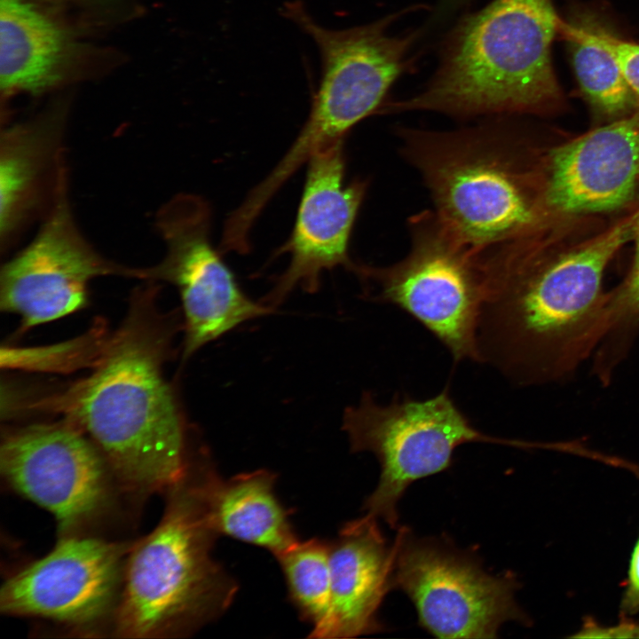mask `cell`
Wrapping results in <instances>:
<instances>
[{
  "mask_svg": "<svg viewBox=\"0 0 639 639\" xmlns=\"http://www.w3.org/2000/svg\"><path fill=\"white\" fill-rule=\"evenodd\" d=\"M636 216L563 250L553 248L547 224L479 250V362L522 387L573 376L606 333L604 271L633 238Z\"/></svg>",
  "mask_w": 639,
  "mask_h": 639,
  "instance_id": "obj_1",
  "label": "cell"
},
{
  "mask_svg": "<svg viewBox=\"0 0 639 639\" xmlns=\"http://www.w3.org/2000/svg\"><path fill=\"white\" fill-rule=\"evenodd\" d=\"M145 300L109 336L91 374L44 406L85 433L124 485L151 493L173 490L192 463L185 420L162 371L171 326Z\"/></svg>",
  "mask_w": 639,
  "mask_h": 639,
  "instance_id": "obj_2",
  "label": "cell"
},
{
  "mask_svg": "<svg viewBox=\"0 0 639 639\" xmlns=\"http://www.w3.org/2000/svg\"><path fill=\"white\" fill-rule=\"evenodd\" d=\"M560 20L552 0H492L453 29L427 86L380 114L484 119L555 111L563 101L551 60Z\"/></svg>",
  "mask_w": 639,
  "mask_h": 639,
  "instance_id": "obj_3",
  "label": "cell"
},
{
  "mask_svg": "<svg viewBox=\"0 0 639 639\" xmlns=\"http://www.w3.org/2000/svg\"><path fill=\"white\" fill-rule=\"evenodd\" d=\"M511 117L484 118L452 130L398 127L396 131L401 154L419 173L438 220L477 250L543 223L537 154L518 139Z\"/></svg>",
  "mask_w": 639,
  "mask_h": 639,
  "instance_id": "obj_4",
  "label": "cell"
},
{
  "mask_svg": "<svg viewBox=\"0 0 639 639\" xmlns=\"http://www.w3.org/2000/svg\"><path fill=\"white\" fill-rule=\"evenodd\" d=\"M158 525L130 550L114 632L129 638L185 635L219 618L237 584L211 555L203 481L191 471L172 490Z\"/></svg>",
  "mask_w": 639,
  "mask_h": 639,
  "instance_id": "obj_5",
  "label": "cell"
},
{
  "mask_svg": "<svg viewBox=\"0 0 639 639\" xmlns=\"http://www.w3.org/2000/svg\"><path fill=\"white\" fill-rule=\"evenodd\" d=\"M280 13L309 36L321 59V76L309 116L291 147L272 170L284 184L321 147L376 114L395 80L407 67L416 35L389 34L397 14L345 29L319 24L298 0L284 3Z\"/></svg>",
  "mask_w": 639,
  "mask_h": 639,
  "instance_id": "obj_6",
  "label": "cell"
},
{
  "mask_svg": "<svg viewBox=\"0 0 639 639\" xmlns=\"http://www.w3.org/2000/svg\"><path fill=\"white\" fill-rule=\"evenodd\" d=\"M410 248L387 266L355 264L367 296L401 309L428 329L454 362H479L477 332L483 278L476 248L453 236L433 210L408 221Z\"/></svg>",
  "mask_w": 639,
  "mask_h": 639,
  "instance_id": "obj_7",
  "label": "cell"
},
{
  "mask_svg": "<svg viewBox=\"0 0 639 639\" xmlns=\"http://www.w3.org/2000/svg\"><path fill=\"white\" fill-rule=\"evenodd\" d=\"M343 430L351 452H369L380 464L378 484L363 509L393 529L398 528V504L408 486L447 469L458 446L473 442L519 446V439L478 430L448 388L423 400L395 397L387 405L364 391L356 406L345 409Z\"/></svg>",
  "mask_w": 639,
  "mask_h": 639,
  "instance_id": "obj_8",
  "label": "cell"
},
{
  "mask_svg": "<svg viewBox=\"0 0 639 639\" xmlns=\"http://www.w3.org/2000/svg\"><path fill=\"white\" fill-rule=\"evenodd\" d=\"M393 548L392 589L406 595L432 635L490 639L506 622H531L515 599L512 572L489 573L476 556L406 527L398 528Z\"/></svg>",
  "mask_w": 639,
  "mask_h": 639,
  "instance_id": "obj_9",
  "label": "cell"
},
{
  "mask_svg": "<svg viewBox=\"0 0 639 639\" xmlns=\"http://www.w3.org/2000/svg\"><path fill=\"white\" fill-rule=\"evenodd\" d=\"M157 227L166 244L162 262L146 269V279L162 280L179 292L185 338L183 357H191L241 324L274 310L241 288L210 241V209L194 194H179L159 211Z\"/></svg>",
  "mask_w": 639,
  "mask_h": 639,
  "instance_id": "obj_10",
  "label": "cell"
},
{
  "mask_svg": "<svg viewBox=\"0 0 639 639\" xmlns=\"http://www.w3.org/2000/svg\"><path fill=\"white\" fill-rule=\"evenodd\" d=\"M0 471L19 494L51 512L65 535L109 504L113 472L96 445L67 422L8 431Z\"/></svg>",
  "mask_w": 639,
  "mask_h": 639,
  "instance_id": "obj_11",
  "label": "cell"
},
{
  "mask_svg": "<svg viewBox=\"0 0 639 639\" xmlns=\"http://www.w3.org/2000/svg\"><path fill=\"white\" fill-rule=\"evenodd\" d=\"M65 185L34 240L1 269V311L19 315L24 330L83 309L94 278H144L143 269L108 261L84 240L72 217Z\"/></svg>",
  "mask_w": 639,
  "mask_h": 639,
  "instance_id": "obj_12",
  "label": "cell"
},
{
  "mask_svg": "<svg viewBox=\"0 0 639 639\" xmlns=\"http://www.w3.org/2000/svg\"><path fill=\"white\" fill-rule=\"evenodd\" d=\"M126 552L123 544L65 535L50 553L4 582L0 611L75 627L94 625L114 613Z\"/></svg>",
  "mask_w": 639,
  "mask_h": 639,
  "instance_id": "obj_13",
  "label": "cell"
},
{
  "mask_svg": "<svg viewBox=\"0 0 639 639\" xmlns=\"http://www.w3.org/2000/svg\"><path fill=\"white\" fill-rule=\"evenodd\" d=\"M307 162L295 225L279 252L289 254V264L260 300L273 310L296 287L318 291L323 272L338 266L351 271L356 264L350 257L349 243L367 183H345L343 138L321 147Z\"/></svg>",
  "mask_w": 639,
  "mask_h": 639,
  "instance_id": "obj_14",
  "label": "cell"
},
{
  "mask_svg": "<svg viewBox=\"0 0 639 639\" xmlns=\"http://www.w3.org/2000/svg\"><path fill=\"white\" fill-rule=\"evenodd\" d=\"M537 170L544 222L625 206L639 187V112L537 154Z\"/></svg>",
  "mask_w": 639,
  "mask_h": 639,
  "instance_id": "obj_15",
  "label": "cell"
},
{
  "mask_svg": "<svg viewBox=\"0 0 639 639\" xmlns=\"http://www.w3.org/2000/svg\"><path fill=\"white\" fill-rule=\"evenodd\" d=\"M377 518L346 523L329 543L330 611L320 638H351L383 629L379 608L392 589L393 542Z\"/></svg>",
  "mask_w": 639,
  "mask_h": 639,
  "instance_id": "obj_16",
  "label": "cell"
},
{
  "mask_svg": "<svg viewBox=\"0 0 639 639\" xmlns=\"http://www.w3.org/2000/svg\"><path fill=\"white\" fill-rule=\"evenodd\" d=\"M69 36L30 0H0V85L6 96L36 94L62 80Z\"/></svg>",
  "mask_w": 639,
  "mask_h": 639,
  "instance_id": "obj_17",
  "label": "cell"
},
{
  "mask_svg": "<svg viewBox=\"0 0 639 639\" xmlns=\"http://www.w3.org/2000/svg\"><path fill=\"white\" fill-rule=\"evenodd\" d=\"M276 475L257 469L221 478L212 468L204 491L209 519L219 535L267 549L277 556L299 539L275 493Z\"/></svg>",
  "mask_w": 639,
  "mask_h": 639,
  "instance_id": "obj_18",
  "label": "cell"
},
{
  "mask_svg": "<svg viewBox=\"0 0 639 639\" xmlns=\"http://www.w3.org/2000/svg\"><path fill=\"white\" fill-rule=\"evenodd\" d=\"M60 140V125L57 120L50 119L15 125L2 134V243L9 241L36 211L51 185L48 184L50 180L57 181L64 175L59 166Z\"/></svg>",
  "mask_w": 639,
  "mask_h": 639,
  "instance_id": "obj_19",
  "label": "cell"
},
{
  "mask_svg": "<svg viewBox=\"0 0 639 639\" xmlns=\"http://www.w3.org/2000/svg\"><path fill=\"white\" fill-rule=\"evenodd\" d=\"M559 34L568 43L577 82L591 108L614 119L634 113L639 104L616 58L615 34L604 19L588 8L576 7L560 20Z\"/></svg>",
  "mask_w": 639,
  "mask_h": 639,
  "instance_id": "obj_20",
  "label": "cell"
},
{
  "mask_svg": "<svg viewBox=\"0 0 639 639\" xmlns=\"http://www.w3.org/2000/svg\"><path fill=\"white\" fill-rule=\"evenodd\" d=\"M276 558L292 604L312 626L309 636L320 638L331 603L329 543L316 538L299 540Z\"/></svg>",
  "mask_w": 639,
  "mask_h": 639,
  "instance_id": "obj_21",
  "label": "cell"
},
{
  "mask_svg": "<svg viewBox=\"0 0 639 639\" xmlns=\"http://www.w3.org/2000/svg\"><path fill=\"white\" fill-rule=\"evenodd\" d=\"M633 239L635 256L624 280L610 291L606 333L592 357V372L604 385L609 384L629 355L639 336V212Z\"/></svg>",
  "mask_w": 639,
  "mask_h": 639,
  "instance_id": "obj_22",
  "label": "cell"
},
{
  "mask_svg": "<svg viewBox=\"0 0 639 639\" xmlns=\"http://www.w3.org/2000/svg\"><path fill=\"white\" fill-rule=\"evenodd\" d=\"M110 335L99 325L76 339L49 347L3 348L1 364L9 368L41 371H72L93 367L99 359Z\"/></svg>",
  "mask_w": 639,
  "mask_h": 639,
  "instance_id": "obj_23",
  "label": "cell"
},
{
  "mask_svg": "<svg viewBox=\"0 0 639 639\" xmlns=\"http://www.w3.org/2000/svg\"><path fill=\"white\" fill-rule=\"evenodd\" d=\"M571 637L573 638H639V620L620 616L617 624L604 626L588 617L580 628Z\"/></svg>",
  "mask_w": 639,
  "mask_h": 639,
  "instance_id": "obj_24",
  "label": "cell"
},
{
  "mask_svg": "<svg viewBox=\"0 0 639 639\" xmlns=\"http://www.w3.org/2000/svg\"><path fill=\"white\" fill-rule=\"evenodd\" d=\"M613 49L623 76L639 104V43L615 35Z\"/></svg>",
  "mask_w": 639,
  "mask_h": 639,
  "instance_id": "obj_25",
  "label": "cell"
},
{
  "mask_svg": "<svg viewBox=\"0 0 639 639\" xmlns=\"http://www.w3.org/2000/svg\"><path fill=\"white\" fill-rule=\"evenodd\" d=\"M619 610L620 616L631 617L639 612V538L631 553Z\"/></svg>",
  "mask_w": 639,
  "mask_h": 639,
  "instance_id": "obj_26",
  "label": "cell"
},
{
  "mask_svg": "<svg viewBox=\"0 0 639 639\" xmlns=\"http://www.w3.org/2000/svg\"><path fill=\"white\" fill-rule=\"evenodd\" d=\"M592 459L595 462L624 469L639 479V463L635 461L619 455L606 454L599 450H595L592 453Z\"/></svg>",
  "mask_w": 639,
  "mask_h": 639,
  "instance_id": "obj_27",
  "label": "cell"
},
{
  "mask_svg": "<svg viewBox=\"0 0 639 639\" xmlns=\"http://www.w3.org/2000/svg\"><path fill=\"white\" fill-rule=\"evenodd\" d=\"M450 1H454V2H457V1H461V0H450Z\"/></svg>",
  "mask_w": 639,
  "mask_h": 639,
  "instance_id": "obj_28",
  "label": "cell"
}]
</instances>
